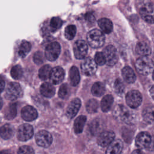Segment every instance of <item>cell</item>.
<instances>
[{
  "mask_svg": "<svg viewBox=\"0 0 154 154\" xmlns=\"http://www.w3.org/2000/svg\"><path fill=\"white\" fill-rule=\"evenodd\" d=\"M14 128L10 124H5L0 128V136L4 140H8L13 137Z\"/></svg>",
  "mask_w": 154,
  "mask_h": 154,
  "instance_id": "obj_19",
  "label": "cell"
},
{
  "mask_svg": "<svg viewBox=\"0 0 154 154\" xmlns=\"http://www.w3.org/2000/svg\"><path fill=\"white\" fill-rule=\"evenodd\" d=\"M62 25V20L58 17H54L50 22V26L52 29L56 30L60 28Z\"/></svg>",
  "mask_w": 154,
  "mask_h": 154,
  "instance_id": "obj_36",
  "label": "cell"
},
{
  "mask_svg": "<svg viewBox=\"0 0 154 154\" xmlns=\"http://www.w3.org/2000/svg\"><path fill=\"white\" fill-rule=\"evenodd\" d=\"M22 90L19 84L14 82L8 84L5 91V97L10 100H14L22 96Z\"/></svg>",
  "mask_w": 154,
  "mask_h": 154,
  "instance_id": "obj_4",
  "label": "cell"
},
{
  "mask_svg": "<svg viewBox=\"0 0 154 154\" xmlns=\"http://www.w3.org/2000/svg\"><path fill=\"white\" fill-rule=\"evenodd\" d=\"M69 93V89H68V86L66 84H62L58 91V96L61 98V99H66Z\"/></svg>",
  "mask_w": 154,
  "mask_h": 154,
  "instance_id": "obj_38",
  "label": "cell"
},
{
  "mask_svg": "<svg viewBox=\"0 0 154 154\" xmlns=\"http://www.w3.org/2000/svg\"><path fill=\"white\" fill-rule=\"evenodd\" d=\"M88 52V46L82 40H77L73 45L74 55L76 59H83Z\"/></svg>",
  "mask_w": 154,
  "mask_h": 154,
  "instance_id": "obj_11",
  "label": "cell"
},
{
  "mask_svg": "<svg viewBox=\"0 0 154 154\" xmlns=\"http://www.w3.org/2000/svg\"><path fill=\"white\" fill-rule=\"evenodd\" d=\"M76 29L75 25H68L65 28V31H64L65 37L67 40H72L76 34Z\"/></svg>",
  "mask_w": 154,
  "mask_h": 154,
  "instance_id": "obj_34",
  "label": "cell"
},
{
  "mask_svg": "<svg viewBox=\"0 0 154 154\" xmlns=\"http://www.w3.org/2000/svg\"><path fill=\"white\" fill-rule=\"evenodd\" d=\"M136 69L143 75H148L153 71L154 63L147 57H141L137 60L135 63Z\"/></svg>",
  "mask_w": 154,
  "mask_h": 154,
  "instance_id": "obj_1",
  "label": "cell"
},
{
  "mask_svg": "<svg viewBox=\"0 0 154 154\" xmlns=\"http://www.w3.org/2000/svg\"><path fill=\"white\" fill-rule=\"evenodd\" d=\"M131 154H144V153L140 149H137V150H135L134 151H133Z\"/></svg>",
  "mask_w": 154,
  "mask_h": 154,
  "instance_id": "obj_43",
  "label": "cell"
},
{
  "mask_svg": "<svg viewBox=\"0 0 154 154\" xmlns=\"http://www.w3.org/2000/svg\"><path fill=\"white\" fill-rule=\"evenodd\" d=\"M142 116L146 122L149 124L154 123V106H149L145 108Z\"/></svg>",
  "mask_w": 154,
  "mask_h": 154,
  "instance_id": "obj_25",
  "label": "cell"
},
{
  "mask_svg": "<svg viewBox=\"0 0 154 154\" xmlns=\"http://www.w3.org/2000/svg\"><path fill=\"white\" fill-rule=\"evenodd\" d=\"M140 13L142 19L147 23H154V4L146 2L140 8Z\"/></svg>",
  "mask_w": 154,
  "mask_h": 154,
  "instance_id": "obj_5",
  "label": "cell"
},
{
  "mask_svg": "<svg viewBox=\"0 0 154 154\" xmlns=\"http://www.w3.org/2000/svg\"><path fill=\"white\" fill-rule=\"evenodd\" d=\"M61 52V46L57 42L48 44L45 51V55L47 60L53 61L57 59Z\"/></svg>",
  "mask_w": 154,
  "mask_h": 154,
  "instance_id": "obj_6",
  "label": "cell"
},
{
  "mask_svg": "<svg viewBox=\"0 0 154 154\" xmlns=\"http://www.w3.org/2000/svg\"><path fill=\"white\" fill-rule=\"evenodd\" d=\"M5 88V81L2 76L0 75V93L3 91Z\"/></svg>",
  "mask_w": 154,
  "mask_h": 154,
  "instance_id": "obj_41",
  "label": "cell"
},
{
  "mask_svg": "<svg viewBox=\"0 0 154 154\" xmlns=\"http://www.w3.org/2000/svg\"><path fill=\"white\" fill-rule=\"evenodd\" d=\"M123 79L128 83H133L136 80V75L134 70L129 66L125 67L122 70Z\"/></svg>",
  "mask_w": 154,
  "mask_h": 154,
  "instance_id": "obj_22",
  "label": "cell"
},
{
  "mask_svg": "<svg viewBox=\"0 0 154 154\" xmlns=\"http://www.w3.org/2000/svg\"><path fill=\"white\" fill-rule=\"evenodd\" d=\"M33 61L36 64H41L44 61V57L41 51H37L33 56Z\"/></svg>",
  "mask_w": 154,
  "mask_h": 154,
  "instance_id": "obj_40",
  "label": "cell"
},
{
  "mask_svg": "<svg viewBox=\"0 0 154 154\" xmlns=\"http://www.w3.org/2000/svg\"><path fill=\"white\" fill-rule=\"evenodd\" d=\"M17 154H35L33 149L28 146H23L19 148Z\"/></svg>",
  "mask_w": 154,
  "mask_h": 154,
  "instance_id": "obj_39",
  "label": "cell"
},
{
  "mask_svg": "<svg viewBox=\"0 0 154 154\" xmlns=\"http://www.w3.org/2000/svg\"><path fill=\"white\" fill-rule=\"evenodd\" d=\"M98 102L94 99H91L86 103V109L88 113L96 112L98 109Z\"/></svg>",
  "mask_w": 154,
  "mask_h": 154,
  "instance_id": "obj_32",
  "label": "cell"
},
{
  "mask_svg": "<svg viewBox=\"0 0 154 154\" xmlns=\"http://www.w3.org/2000/svg\"><path fill=\"white\" fill-rule=\"evenodd\" d=\"M87 118L85 116L81 115L78 117L74 122V131L76 134H81L84 129Z\"/></svg>",
  "mask_w": 154,
  "mask_h": 154,
  "instance_id": "obj_27",
  "label": "cell"
},
{
  "mask_svg": "<svg viewBox=\"0 0 154 154\" xmlns=\"http://www.w3.org/2000/svg\"><path fill=\"white\" fill-rule=\"evenodd\" d=\"M10 75L14 79H20L23 75V70L21 66L20 65L14 66L11 69Z\"/></svg>",
  "mask_w": 154,
  "mask_h": 154,
  "instance_id": "obj_33",
  "label": "cell"
},
{
  "mask_svg": "<svg viewBox=\"0 0 154 154\" xmlns=\"http://www.w3.org/2000/svg\"><path fill=\"white\" fill-rule=\"evenodd\" d=\"M87 40L91 48H99L102 47L105 43V35L99 29H94L87 33Z\"/></svg>",
  "mask_w": 154,
  "mask_h": 154,
  "instance_id": "obj_2",
  "label": "cell"
},
{
  "mask_svg": "<svg viewBox=\"0 0 154 154\" xmlns=\"http://www.w3.org/2000/svg\"><path fill=\"white\" fill-rule=\"evenodd\" d=\"M40 91L42 96L46 97H52L54 96L55 89L53 85L49 82L43 83L40 88Z\"/></svg>",
  "mask_w": 154,
  "mask_h": 154,
  "instance_id": "obj_20",
  "label": "cell"
},
{
  "mask_svg": "<svg viewBox=\"0 0 154 154\" xmlns=\"http://www.w3.org/2000/svg\"><path fill=\"white\" fill-rule=\"evenodd\" d=\"M0 122H1V119H0Z\"/></svg>",
  "mask_w": 154,
  "mask_h": 154,
  "instance_id": "obj_47",
  "label": "cell"
},
{
  "mask_svg": "<svg viewBox=\"0 0 154 154\" xmlns=\"http://www.w3.org/2000/svg\"><path fill=\"white\" fill-rule=\"evenodd\" d=\"M82 73L86 76H91L97 70V64L94 60L90 57L86 58L81 64Z\"/></svg>",
  "mask_w": 154,
  "mask_h": 154,
  "instance_id": "obj_12",
  "label": "cell"
},
{
  "mask_svg": "<svg viewBox=\"0 0 154 154\" xmlns=\"http://www.w3.org/2000/svg\"><path fill=\"white\" fill-rule=\"evenodd\" d=\"M31 49V45L29 42L26 40L22 41L19 46V49L18 51L19 55L22 58L25 57L27 54L30 52Z\"/></svg>",
  "mask_w": 154,
  "mask_h": 154,
  "instance_id": "obj_29",
  "label": "cell"
},
{
  "mask_svg": "<svg viewBox=\"0 0 154 154\" xmlns=\"http://www.w3.org/2000/svg\"><path fill=\"white\" fill-rule=\"evenodd\" d=\"M99 28L102 32L105 34H109L112 32L113 29V25L112 22L107 18H101L97 22Z\"/></svg>",
  "mask_w": 154,
  "mask_h": 154,
  "instance_id": "obj_21",
  "label": "cell"
},
{
  "mask_svg": "<svg viewBox=\"0 0 154 154\" xmlns=\"http://www.w3.org/2000/svg\"><path fill=\"white\" fill-rule=\"evenodd\" d=\"M34 135V129L29 124H23L20 125L17 131V138L19 140L25 141L31 139Z\"/></svg>",
  "mask_w": 154,
  "mask_h": 154,
  "instance_id": "obj_9",
  "label": "cell"
},
{
  "mask_svg": "<svg viewBox=\"0 0 154 154\" xmlns=\"http://www.w3.org/2000/svg\"><path fill=\"white\" fill-rule=\"evenodd\" d=\"M136 52L141 57H147L151 53V48L149 45L145 42H138L135 46Z\"/></svg>",
  "mask_w": 154,
  "mask_h": 154,
  "instance_id": "obj_23",
  "label": "cell"
},
{
  "mask_svg": "<svg viewBox=\"0 0 154 154\" xmlns=\"http://www.w3.org/2000/svg\"><path fill=\"white\" fill-rule=\"evenodd\" d=\"M64 74L63 69L60 66H57L52 69L49 79L53 84H58L64 79Z\"/></svg>",
  "mask_w": 154,
  "mask_h": 154,
  "instance_id": "obj_16",
  "label": "cell"
},
{
  "mask_svg": "<svg viewBox=\"0 0 154 154\" xmlns=\"http://www.w3.org/2000/svg\"><path fill=\"white\" fill-rule=\"evenodd\" d=\"M69 79L72 86L77 85L80 81L79 70L76 66H72L69 70Z\"/></svg>",
  "mask_w": 154,
  "mask_h": 154,
  "instance_id": "obj_24",
  "label": "cell"
},
{
  "mask_svg": "<svg viewBox=\"0 0 154 154\" xmlns=\"http://www.w3.org/2000/svg\"><path fill=\"white\" fill-rule=\"evenodd\" d=\"M35 140L38 146L46 148L52 144V137L49 132L41 130L35 134Z\"/></svg>",
  "mask_w": 154,
  "mask_h": 154,
  "instance_id": "obj_8",
  "label": "cell"
},
{
  "mask_svg": "<svg viewBox=\"0 0 154 154\" xmlns=\"http://www.w3.org/2000/svg\"><path fill=\"white\" fill-rule=\"evenodd\" d=\"M81 102L79 99L75 98L73 99L70 102V103L69 104L66 109V116L69 119L73 118L78 113L81 107Z\"/></svg>",
  "mask_w": 154,
  "mask_h": 154,
  "instance_id": "obj_17",
  "label": "cell"
},
{
  "mask_svg": "<svg viewBox=\"0 0 154 154\" xmlns=\"http://www.w3.org/2000/svg\"><path fill=\"white\" fill-rule=\"evenodd\" d=\"M114 137L115 134L112 131H103L99 135L97 138V143L101 147H108L114 141Z\"/></svg>",
  "mask_w": 154,
  "mask_h": 154,
  "instance_id": "obj_14",
  "label": "cell"
},
{
  "mask_svg": "<svg viewBox=\"0 0 154 154\" xmlns=\"http://www.w3.org/2000/svg\"><path fill=\"white\" fill-rule=\"evenodd\" d=\"M152 78H153V80H154V71L153 72V74H152Z\"/></svg>",
  "mask_w": 154,
  "mask_h": 154,
  "instance_id": "obj_46",
  "label": "cell"
},
{
  "mask_svg": "<svg viewBox=\"0 0 154 154\" xmlns=\"http://www.w3.org/2000/svg\"><path fill=\"white\" fill-rule=\"evenodd\" d=\"M103 54L106 60V64L108 66H112L118 60V55L116 48L112 45H108L103 51Z\"/></svg>",
  "mask_w": 154,
  "mask_h": 154,
  "instance_id": "obj_10",
  "label": "cell"
},
{
  "mask_svg": "<svg viewBox=\"0 0 154 154\" xmlns=\"http://www.w3.org/2000/svg\"><path fill=\"white\" fill-rule=\"evenodd\" d=\"M123 149V143L119 140H114L107 147L106 154H120Z\"/></svg>",
  "mask_w": 154,
  "mask_h": 154,
  "instance_id": "obj_18",
  "label": "cell"
},
{
  "mask_svg": "<svg viewBox=\"0 0 154 154\" xmlns=\"http://www.w3.org/2000/svg\"><path fill=\"white\" fill-rule=\"evenodd\" d=\"M3 105V101H2V97L0 96V109L2 108Z\"/></svg>",
  "mask_w": 154,
  "mask_h": 154,
  "instance_id": "obj_45",
  "label": "cell"
},
{
  "mask_svg": "<svg viewBox=\"0 0 154 154\" xmlns=\"http://www.w3.org/2000/svg\"><path fill=\"white\" fill-rule=\"evenodd\" d=\"M113 97L110 94L105 96L100 102V107L103 112H108L110 110L113 103Z\"/></svg>",
  "mask_w": 154,
  "mask_h": 154,
  "instance_id": "obj_26",
  "label": "cell"
},
{
  "mask_svg": "<svg viewBox=\"0 0 154 154\" xmlns=\"http://www.w3.org/2000/svg\"><path fill=\"white\" fill-rule=\"evenodd\" d=\"M116 112L120 119L126 124L132 125L137 122L136 114L124 106L118 105Z\"/></svg>",
  "mask_w": 154,
  "mask_h": 154,
  "instance_id": "obj_3",
  "label": "cell"
},
{
  "mask_svg": "<svg viewBox=\"0 0 154 154\" xmlns=\"http://www.w3.org/2000/svg\"><path fill=\"white\" fill-rule=\"evenodd\" d=\"M21 116L24 120L31 122L37 118L38 113L37 110L33 106L26 105L22 109Z\"/></svg>",
  "mask_w": 154,
  "mask_h": 154,
  "instance_id": "obj_15",
  "label": "cell"
},
{
  "mask_svg": "<svg viewBox=\"0 0 154 154\" xmlns=\"http://www.w3.org/2000/svg\"><path fill=\"white\" fill-rule=\"evenodd\" d=\"M114 90L117 94H122L125 90V85L120 79H117L114 82Z\"/></svg>",
  "mask_w": 154,
  "mask_h": 154,
  "instance_id": "obj_35",
  "label": "cell"
},
{
  "mask_svg": "<svg viewBox=\"0 0 154 154\" xmlns=\"http://www.w3.org/2000/svg\"><path fill=\"white\" fill-rule=\"evenodd\" d=\"M150 94L152 99L154 100V85H153L150 90Z\"/></svg>",
  "mask_w": 154,
  "mask_h": 154,
  "instance_id": "obj_44",
  "label": "cell"
},
{
  "mask_svg": "<svg viewBox=\"0 0 154 154\" xmlns=\"http://www.w3.org/2000/svg\"><path fill=\"white\" fill-rule=\"evenodd\" d=\"M94 61L97 65L102 66L106 64V60L102 52H98L95 54Z\"/></svg>",
  "mask_w": 154,
  "mask_h": 154,
  "instance_id": "obj_37",
  "label": "cell"
},
{
  "mask_svg": "<svg viewBox=\"0 0 154 154\" xmlns=\"http://www.w3.org/2000/svg\"><path fill=\"white\" fill-rule=\"evenodd\" d=\"M51 70L52 69L49 65H44L43 66L40 67V69L38 70V77L40 79L43 81L48 79L50 77Z\"/></svg>",
  "mask_w": 154,
  "mask_h": 154,
  "instance_id": "obj_30",
  "label": "cell"
},
{
  "mask_svg": "<svg viewBox=\"0 0 154 154\" xmlns=\"http://www.w3.org/2000/svg\"><path fill=\"white\" fill-rule=\"evenodd\" d=\"M152 142L150 135L146 132L139 133L135 138V145L140 149H143L150 146Z\"/></svg>",
  "mask_w": 154,
  "mask_h": 154,
  "instance_id": "obj_13",
  "label": "cell"
},
{
  "mask_svg": "<svg viewBox=\"0 0 154 154\" xmlns=\"http://www.w3.org/2000/svg\"><path fill=\"white\" fill-rule=\"evenodd\" d=\"M105 88L103 84L100 82H97L94 83L91 87V93L93 95L96 97L102 96L105 93Z\"/></svg>",
  "mask_w": 154,
  "mask_h": 154,
  "instance_id": "obj_28",
  "label": "cell"
},
{
  "mask_svg": "<svg viewBox=\"0 0 154 154\" xmlns=\"http://www.w3.org/2000/svg\"><path fill=\"white\" fill-rule=\"evenodd\" d=\"M0 154H13L10 150H3L0 152Z\"/></svg>",
  "mask_w": 154,
  "mask_h": 154,
  "instance_id": "obj_42",
  "label": "cell"
},
{
  "mask_svg": "<svg viewBox=\"0 0 154 154\" xmlns=\"http://www.w3.org/2000/svg\"><path fill=\"white\" fill-rule=\"evenodd\" d=\"M142 95L137 90H131L126 96L127 105L132 108H137L142 103Z\"/></svg>",
  "mask_w": 154,
  "mask_h": 154,
  "instance_id": "obj_7",
  "label": "cell"
},
{
  "mask_svg": "<svg viewBox=\"0 0 154 154\" xmlns=\"http://www.w3.org/2000/svg\"><path fill=\"white\" fill-rule=\"evenodd\" d=\"M17 113V109H16V103H11L8 105L7 107L5 113V117L8 120H11L14 119Z\"/></svg>",
  "mask_w": 154,
  "mask_h": 154,
  "instance_id": "obj_31",
  "label": "cell"
}]
</instances>
